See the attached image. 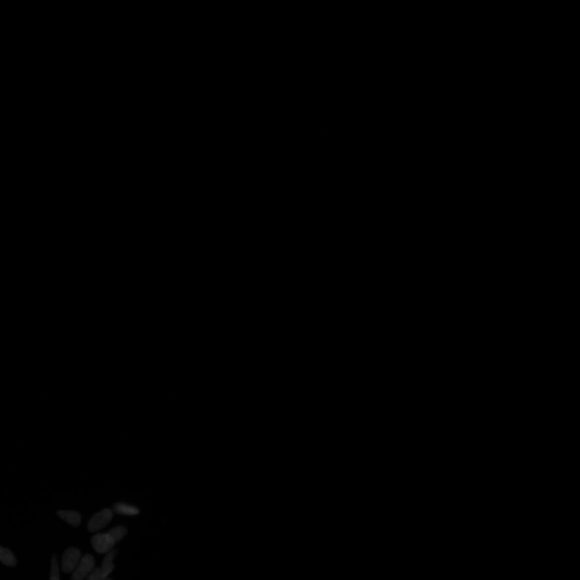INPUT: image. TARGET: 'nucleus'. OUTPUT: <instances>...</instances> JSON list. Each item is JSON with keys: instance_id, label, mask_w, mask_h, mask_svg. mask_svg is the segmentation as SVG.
Here are the masks:
<instances>
[{"instance_id": "obj_1", "label": "nucleus", "mask_w": 580, "mask_h": 580, "mask_svg": "<svg viewBox=\"0 0 580 580\" xmlns=\"http://www.w3.org/2000/svg\"><path fill=\"white\" fill-rule=\"evenodd\" d=\"M95 560L90 554L85 555L73 571L71 580H83L95 568Z\"/></svg>"}, {"instance_id": "obj_2", "label": "nucleus", "mask_w": 580, "mask_h": 580, "mask_svg": "<svg viewBox=\"0 0 580 580\" xmlns=\"http://www.w3.org/2000/svg\"><path fill=\"white\" fill-rule=\"evenodd\" d=\"M113 517V512L110 509H105L98 512L92 517L88 524L89 531L96 532L103 529L111 522Z\"/></svg>"}, {"instance_id": "obj_3", "label": "nucleus", "mask_w": 580, "mask_h": 580, "mask_svg": "<svg viewBox=\"0 0 580 580\" xmlns=\"http://www.w3.org/2000/svg\"><path fill=\"white\" fill-rule=\"evenodd\" d=\"M81 554L77 548H71L64 553L62 558V569L65 573L72 572L81 560Z\"/></svg>"}, {"instance_id": "obj_4", "label": "nucleus", "mask_w": 580, "mask_h": 580, "mask_svg": "<svg viewBox=\"0 0 580 580\" xmlns=\"http://www.w3.org/2000/svg\"><path fill=\"white\" fill-rule=\"evenodd\" d=\"M91 544L94 550L99 553H107L112 550L116 543L112 537L108 533L98 534L91 539Z\"/></svg>"}, {"instance_id": "obj_5", "label": "nucleus", "mask_w": 580, "mask_h": 580, "mask_svg": "<svg viewBox=\"0 0 580 580\" xmlns=\"http://www.w3.org/2000/svg\"><path fill=\"white\" fill-rule=\"evenodd\" d=\"M117 551L112 550L107 553L103 561L101 567H100L102 573L104 575L108 577L115 568V565L113 561L116 556Z\"/></svg>"}, {"instance_id": "obj_6", "label": "nucleus", "mask_w": 580, "mask_h": 580, "mask_svg": "<svg viewBox=\"0 0 580 580\" xmlns=\"http://www.w3.org/2000/svg\"><path fill=\"white\" fill-rule=\"evenodd\" d=\"M59 515L67 523L74 526H78L81 523V517L79 512L74 511H60Z\"/></svg>"}, {"instance_id": "obj_7", "label": "nucleus", "mask_w": 580, "mask_h": 580, "mask_svg": "<svg viewBox=\"0 0 580 580\" xmlns=\"http://www.w3.org/2000/svg\"><path fill=\"white\" fill-rule=\"evenodd\" d=\"M0 561L8 566L13 567L17 564V560L13 552L9 549L2 547L1 545H0Z\"/></svg>"}, {"instance_id": "obj_8", "label": "nucleus", "mask_w": 580, "mask_h": 580, "mask_svg": "<svg viewBox=\"0 0 580 580\" xmlns=\"http://www.w3.org/2000/svg\"><path fill=\"white\" fill-rule=\"evenodd\" d=\"M114 511L117 514L127 515H136L139 513V510L136 507L121 503L115 504Z\"/></svg>"}, {"instance_id": "obj_9", "label": "nucleus", "mask_w": 580, "mask_h": 580, "mask_svg": "<svg viewBox=\"0 0 580 580\" xmlns=\"http://www.w3.org/2000/svg\"><path fill=\"white\" fill-rule=\"evenodd\" d=\"M128 533V530L124 526H118L109 531L108 534L110 535L115 543L120 542Z\"/></svg>"}, {"instance_id": "obj_10", "label": "nucleus", "mask_w": 580, "mask_h": 580, "mask_svg": "<svg viewBox=\"0 0 580 580\" xmlns=\"http://www.w3.org/2000/svg\"><path fill=\"white\" fill-rule=\"evenodd\" d=\"M49 580H61L60 568H59L58 562L56 555H54L51 559V567Z\"/></svg>"}, {"instance_id": "obj_11", "label": "nucleus", "mask_w": 580, "mask_h": 580, "mask_svg": "<svg viewBox=\"0 0 580 580\" xmlns=\"http://www.w3.org/2000/svg\"><path fill=\"white\" fill-rule=\"evenodd\" d=\"M108 577L102 573L100 568H94L88 575L87 580H106Z\"/></svg>"}, {"instance_id": "obj_12", "label": "nucleus", "mask_w": 580, "mask_h": 580, "mask_svg": "<svg viewBox=\"0 0 580 580\" xmlns=\"http://www.w3.org/2000/svg\"><path fill=\"white\" fill-rule=\"evenodd\" d=\"M106 580H112V579H111V578H107Z\"/></svg>"}]
</instances>
